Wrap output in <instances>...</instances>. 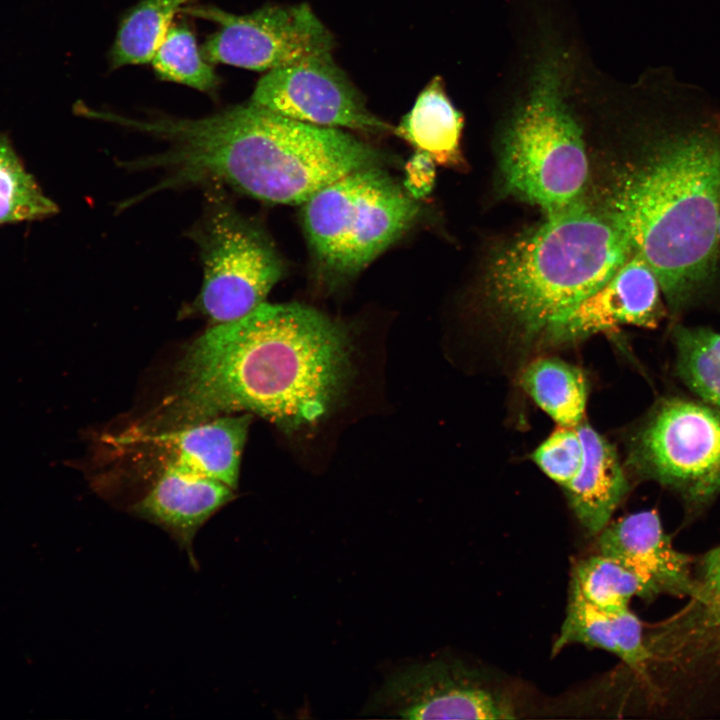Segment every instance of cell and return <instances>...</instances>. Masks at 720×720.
<instances>
[{"label":"cell","instance_id":"obj_1","mask_svg":"<svg viewBox=\"0 0 720 720\" xmlns=\"http://www.w3.org/2000/svg\"><path fill=\"white\" fill-rule=\"evenodd\" d=\"M349 352L345 329L321 312L263 302L197 337L177 364L172 389L139 426L159 431L250 412L294 431L338 400Z\"/></svg>","mask_w":720,"mask_h":720},{"label":"cell","instance_id":"obj_2","mask_svg":"<svg viewBox=\"0 0 720 720\" xmlns=\"http://www.w3.org/2000/svg\"><path fill=\"white\" fill-rule=\"evenodd\" d=\"M664 115L612 214L677 316L714 281L720 255V110L700 87L663 78Z\"/></svg>","mask_w":720,"mask_h":720},{"label":"cell","instance_id":"obj_3","mask_svg":"<svg viewBox=\"0 0 720 720\" xmlns=\"http://www.w3.org/2000/svg\"><path fill=\"white\" fill-rule=\"evenodd\" d=\"M129 126L165 144L131 160L134 171L159 176L146 196L220 185L263 202L299 205L344 175L386 161L342 129L304 123L252 102L201 118H132Z\"/></svg>","mask_w":720,"mask_h":720},{"label":"cell","instance_id":"obj_4","mask_svg":"<svg viewBox=\"0 0 720 720\" xmlns=\"http://www.w3.org/2000/svg\"><path fill=\"white\" fill-rule=\"evenodd\" d=\"M633 251L612 212L579 202L547 216L493 258L486 296L497 315L530 341L604 285Z\"/></svg>","mask_w":720,"mask_h":720},{"label":"cell","instance_id":"obj_5","mask_svg":"<svg viewBox=\"0 0 720 720\" xmlns=\"http://www.w3.org/2000/svg\"><path fill=\"white\" fill-rule=\"evenodd\" d=\"M531 88L506 133L501 169L510 192L549 216L580 202L588 159L557 56L540 63Z\"/></svg>","mask_w":720,"mask_h":720},{"label":"cell","instance_id":"obj_6","mask_svg":"<svg viewBox=\"0 0 720 720\" xmlns=\"http://www.w3.org/2000/svg\"><path fill=\"white\" fill-rule=\"evenodd\" d=\"M381 166L350 172L303 205L304 233L318 266L350 277L398 240L415 222L419 205Z\"/></svg>","mask_w":720,"mask_h":720},{"label":"cell","instance_id":"obj_7","mask_svg":"<svg viewBox=\"0 0 720 720\" xmlns=\"http://www.w3.org/2000/svg\"><path fill=\"white\" fill-rule=\"evenodd\" d=\"M190 234L203 266L195 306L215 324L258 307L283 275L270 239L233 206L220 185L206 186L202 216Z\"/></svg>","mask_w":720,"mask_h":720},{"label":"cell","instance_id":"obj_8","mask_svg":"<svg viewBox=\"0 0 720 720\" xmlns=\"http://www.w3.org/2000/svg\"><path fill=\"white\" fill-rule=\"evenodd\" d=\"M628 462L638 476L680 496L698 512L720 495V410L703 401L659 402L632 438Z\"/></svg>","mask_w":720,"mask_h":720},{"label":"cell","instance_id":"obj_9","mask_svg":"<svg viewBox=\"0 0 720 720\" xmlns=\"http://www.w3.org/2000/svg\"><path fill=\"white\" fill-rule=\"evenodd\" d=\"M688 601L658 624L646 642L663 697L695 712L720 695V544L696 559Z\"/></svg>","mask_w":720,"mask_h":720},{"label":"cell","instance_id":"obj_10","mask_svg":"<svg viewBox=\"0 0 720 720\" xmlns=\"http://www.w3.org/2000/svg\"><path fill=\"white\" fill-rule=\"evenodd\" d=\"M185 11L219 25L202 46L209 63L270 71L331 55L334 46L331 33L305 3L265 6L244 15L212 6Z\"/></svg>","mask_w":720,"mask_h":720},{"label":"cell","instance_id":"obj_11","mask_svg":"<svg viewBox=\"0 0 720 720\" xmlns=\"http://www.w3.org/2000/svg\"><path fill=\"white\" fill-rule=\"evenodd\" d=\"M367 714L404 719H513L512 698L463 663L438 659L391 674L366 706Z\"/></svg>","mask_w":720,"mask_h":720},{"label":"cell","instance_id":"obj_12","mask_svg":"<svg viewBox=\"0 0 720 720\" xmlns=\"http://www.w3.org/2000/svg\"><path fill=\"white\" fill-rule=\"evenodd\" d=\"M251 102L316 126L373 134L391 130L368 110L331 55L268 71L258 81Z\"/></svg>","mask_w":720,"mask_h":720},{"label":"cell","instance_id":"obj_13","mask_svg":"<svg viewBox=\"0 0 720 720\" xmlns=\"http://www.w3.org/2000/svg\"><path fill=\"white\" fill-rule=\"evenodd\" d=\"M660 293L655 273L633 251L604 285L555 321L543 338L565 344L623 324L655 328L665 315Z\"/></svg>","mask_w":720,"mask_h":720},{"label":"cell","instance_id":"obj_14","mask_svg":"<svg viewBox=\"0 0 720 720\" xmlns=\"http://www.w3.org/2000/svg\"><path fill=\"white\" fill-rule=\"evenodd\" d=\"M251 417L223 415L159 430L128 429L114 438L118 446L146 448L162 461L220 480L236 490Z\"/></svg>","mask_w":720,"mask_h":720},{"label":"cell","instance_id":"obj_15","mask_svg":"<svg viewBox=\"0 0 720 720\" xmlns=\"http://www.w3.org/2000/svg\"><path fill=\"white\" fill-rule=\"evenodd\" d=\"M599 552L612 556L636 574L653 598L687 597L693 588L696 559L677 550L655 510L629 514L599 534Z\"/></svg>","mask_w":720,"mask_h":720},{"label":"cell","instance_id":"obj_16","mask_svg":"<svg viewBox=\"0 0 720 720\" xmlns=\"http://www.w3.org/2000/svg\"><path fill=\"white\" fill-rule=\"evenodd\" d=\"M234 491L220 480L185 467L164 464L152 488L131 511L165 530L196 569L195 535L211 516L234 499Z\"/></svg>","mask_w":720,"mask_h":720},{"label":"cell","instance_id":"obj_17","mask_svg":"<svg viewBox=\"0 0 720 720\" xmlns=\"http://www.w3.org/2000/svg\"><path fill=\"white\" fill-rule=\"evenodd\" d=\"M576 427L583 444V461L564 490L584 529L598 535L626 495L628 482L612 445L587 423Z\"/></svg>","mask_w":720,"mask_h":720},{"label":"cell","instance_id":"obj_18","mask_svg":"<svg viewBox=\"0 0 720 720\" xmlns=\"http://www.w3.org/2000/svg\"><path fill=\"white\" fill-rule=\"evenodd\" d=\"M571 644L605 650L641 672H645L649 659L643 625L630 608L605 611L569 593L566 615L553 651L557 653Z\"/></svg>","mask_w":720,"mask_h":720},{"label":"cell","instance_id":"obj_19","mask_svg":"<svg viewBox=\"0 0 720 720\" xmlns=\"http://www.w3.org/2000/svg\"><path fill=\"white\" fill-rule=\"evenodd\" d=\"M463 123V116L447 96L441 78L435 77L420 92L395 132L435 163L458 168L463 164L460 149Z\"/></svg>","mask_w":720,"mask_h":720},{"label":"cell","instance_id":"obj_20","mask_svg":"<svg viewBox=\"0 0 720 720\" xmlns=\"http://www.w3.org/2000/svg\"><path fill=\"white\" fill-rule=\"evenodd\" d=\"M521 384L560 426L576 427L582 422L587 382L579 368L555 358L538 359L525 369Z\"/></svg>","mask_w":720,"mask_h":720},{"label":"cell","instance_id":"obj_21","mask_svg":"<svg viewBox=\"0 0 720 720\" xmlns=\"http://www.w3.org/2000/svg\"><path fill=\"white\" fill-rule=\"evenodd\" d=\"M570 593L605 611L629 608L634 597L654 600L645 583L616 558L599 552L573 569Z\"/></svg>","mask_w":720,"mask_h":720},{"label":"cell","instance_id":"obj_22","mask_svg":"<svg viewBox=\"0 0 720 720\" xmlns=\"http://www.w3.org/2000/svg\"><path fill=\"white\" fill-rule=\"evenodd\" d=\"M190 0H141L122 19L111 52L113 69L150 63L173 17Z\"/></svg>","mask_w":720,"mask_h":720},{"label":"cell","instance_id":"obj_23","mask_svg":"<svg viewBox=\"0 0 720 720\" xmlns=\"http://www.w3.org/2000/svg\"><path fill=\"white\" fill-rule=\"evenodd\" d=\"M673 341L679 378L703 402L720 410V332L678 324Z\"/></svg>","mask_w":720,"mask_h":720},{"label":"cell","instance_id":"obj_24","mask_svg":"<svg viewBox=\"0 0 720 720\" xmlns=\"http://www.w3.org/2000/svg\"><path fill=\"white\" fill-rule=\"evenodd\" d=\"M57 205L27 171L9 137L0 132V225L48 218Z\"/></svg>","mask_w":720,"mask_h":720},{"label":"cell","instance_id":"obj_25","mask_svg":"<svg viewBox=\"0 0 720 720\" xmlns=\"http://www.w3.org/2000/svg\"><path fill=\"white\" fill-rule=\"evenodd\" d=\"M159 78L211 93L219 79L202 53L195 36L184 23H172L152 61Z\"/></svg>","mask_w":720,"mask_h":720},{"label":"cell","instance_id":"obj_26","mask_svg":"<svg viewBox=\"0 0 720 720\" xmlns=\"http://www.w3.org/2000/svg\"><path fill=\"white\" fill-rule=\"evenodd\" d=\"M532 459L564 489L579 472L583 461V444L577 427L560 426L535 449Z\"/></svg>","mask_w":720,"mask_h":720},{"label":"cell","instance_id":"obj_27","mask_svg":"<svg viewBox=\"0 0 720 720\" xmlns=\"http://www.w3.org/2000/svg\"><path fill=\"white\" fill-rule=\"evenodd\" d=\"M434 164L428 155L421 152H417L408 162L405 189L415 199L430 192L435 178Z\"/></svg>","mask_w":720,"mask_h":720},{"label":"cell","instance_id":"obj_28","mask_svg":"<svg viewBox=\"0 0 720 720\" xmlns=\"http://www.w3.org/2000/svg\"><path fill=\"white\" fill-rule=\"evenodd\" d=\"M718 240H719V248H720V212H719V222H718Z\"/></svg>","mask_w":720,"mask_h":720}]
</instances>
